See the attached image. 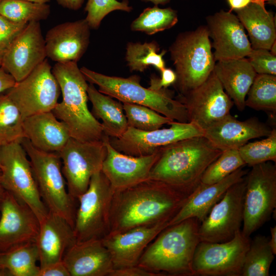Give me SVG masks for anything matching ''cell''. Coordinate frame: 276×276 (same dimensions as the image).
I'll return each mask as SVG.
<instances>
[{"label":"cell","mask_w":276,"mask_h":276,"mask_svg":"<svg viewBox=\"0 0 276 276\" xmlns=\"http://www.w3.org/2000/svg\"><path fill=\"white\" fill-rule=\"evenodd\" d=\"M103 140L107 153L101 171L109 181L114 192L128 188L149 179L150 171L158 157V152L150 155L134 156L115 149Z\"/></svg>","instance_id":"ffe728a7"},{"label":"cell","mask_w":276,"mask_h":276,"mask_svg":"<svg viewBox=\"0 0 276 276\" xmlns=\"http://www.w3.org/2000/svg\"><path fill=\"white\" fill-rule=\"evenodd\" d=\"M269 50L271 54L276 56V41L273 43Z\"/></svg>","instance_id":"db71d44e"},{"label":"cell","mask_w":276,"mask_h":276,"mask_svg":"<svg viewBox=\"0 0 276 276\" xmlns=\"http://www.w3.org/2000/svg\"><path fill=\"white\" fill-rule=\"evenodd\" d=\"M28 24L13 21L0 14V47L6 49Z\"/></svg>","instance_id":"7bdbcfd3"},{"label":"cell","mask_w":276,"mask_h":276,"mask_svg":"<svg viewBox=\"0 0 276 276\" xmlns=\"http://www.w3.org/2000/svg\"><path fill=\"white\" fill-rule=\"evenodd\" d=\"M38 276H70L63 261L40 268Z\"/></svg>","instance_id":"bcb514c9"},{"label":"cell","mask_w":276,"mask_h":276,"mask_svg":"<svg viewBox=\"0 0 276 276\" xmlns=\"http://www.w3.org/2000/svg\"><path fill=\"white\" fill-rule=\"evenodd\" d=\"M245 107L276 113V75L257 74L248 91Z\"/></svg>","instance_id":"e575fe53"},{"label":"cell","mask_w":276,"mask_h":276,"mask_svg":"<svg viewBox=\"0 0 276 276\" xmlns=\"http://www.w3.org/2000/svg\"><path fill=\"white\" fill-rule=\"evenodd\" d=\"M246 174L241 229L247 237L270 218L276 207V167L267 162L251 167Z\"/></svg>","instance_id":"30bf717a"},{"label":"cell","mask_w":276,"mask_h":276,"mask_svg":"<svg viewBox=\"0 0 276 276\" xmlns=\"http://www.w3.org/2000/svg\"><path fill=\"white\" fill-rule=\"evenodd\" d=\"M16 82L12 75L2 66L0 67V94L12 87Z\"/></svg>","instance_id":"7dc6e473"},{"label":"cell","mask_w":276,"mask_h":276,"mask_svg":"<svg viewBox=\"0 0 276 276\" xmlns=\"http://www.w3.org/2000/svg\"><path fill=\"white\" fill-rule=\"evenodd\" d=\"M250 241L241 229L227 242L200 241L193 259L194 276H241Z\"/></svg>","instance_id":"4fadbf2b"},{"label":"cell","mask_w":276,"mask_h":276,"mask_svg":"<svg viewBox=\"0 0 276 276\" xmlns=\"http://www.w3.org/2000/svg\"><path fill=\"white\" fill-rule=\"evenodd\" d=\"M246 174V170L242 167L216 183L211 185L200 183L179 211L169 221V226L190 218H196L200 222H202L227 189L241 180Z\"/></svg>","instance_id":"484cf974"},{"label":"cell","mask_w":276,"mask_h":276,"mask_svg":"<svg viewBox=\"0 0 276 276\" xmlns=\"http://www.w3.org/2000/svg\"><path fill=\"white\" fill-rule=\"evenodd\" d=\"M206 26L178 34L169 48L176 75L174 85L183 95L204 82L216 63Z\"/></svg>","instance_id":"8992f818"},{"label":"cell","mask_w":276,"mask_h":276,"mask_svg":"<svg viewBox=\"0 0 276 276\" xmlns=\"http://www.w3.org/2000/svg\"><path fill=\"white\" fill-rule=\"evenodd\" d=\"M245 165L237 149L222 151L203 173L200 183L211 185L216 183Z\"/></svg>","instance_id":"f35d334b"},{"label":"cell","mask_w":276,"mask_h":276,"mask_svg":"<svg viewBox=\"0 0 276 276\" xmlns=\"http://www.w3.org/2000/svg\"><path fill=\"white\" fill-rule=\"evenodd\" d=\"M80 69L86 80L97 85L103 94L122 103L146 106L175 121L188 122L185 106L174 99L173 92L168 88L154 90L143 87L136 75L123 78L104 75L85 66Z\"/></svg>","instance_id":"5b68a950"},{"label":"cell","mask_w":276,"mask_h":276,"mask_svg":"<svg viewBox=\"0 0 276 276\" xmlns=\"http://www.w3.org/2000/svg\"><path fill=\"white\" fill-rule=\"evenodd\" d=\"M90 29L85 18L53 27L44 38L47 57L56 62H77L88 47Z\"/></svg>","instance_id":"7402d4cb"},{"label":"cell","mask_w":276,"mask_h":276,"mask_svg":"<svg viewBox=\"0 0 276 276\" xmlns=\"http://www.w3.org/2000/svg\"><path fill=\"white\" fill-rule=\"evenodd\" d=\"M274 254L269 244V238L257 235L251 240L245 255L241 276H268Z\"/></svg>","instance_id":"d6a6232c"},{"label":"cell","mask_w":276,"mask_h":276,"mask_svg":"<svg viewBox=\"0 0 276 276\" xmlns=\"http://www.w3.org/2000/svg\"><path fill=\"white\" fill-rule=\"evenodd\" d=\"M176 99L185 106L188 122L203 131L229 114L234 105L213 71L202 84Z\"/></svg>","instance_id":"9a60e30c"},{"label":"cell","mask_w":276,"mask_h":276,"mask_svg":"<svg viewBox=\"0 0 276 276\" xmlns=\"http://www.w3.org/2000/svg\"><path fill=\"white\" fill-rule=\"evenodd\" d=\"M2 145H3V143L0 141V148ZM1 160H0V169H1Z\"/></svg>","instance_id":"91938a15"},{"label":"cell","mask_w":276,"mask_h":276,"mask_svg":"<svg viewBox=\"0 0 276 276\" xmlns=\"http://www.w3.org/2000/svg\"><path fill=\"white\" fill-rule=\"evenodd\" d=\"M109 276H161V275L136 265L113 269Z\"/></svg>","instance_id":"f6af8a7d"},{"label":"cell","mask_w":276,"mask_h":276,"mask_svg":"<svg viewBox=\"0 0 276 276\" xmlns=\"http://www.w3.org/2000/svg\"><path fill=\"white\" fill-rule=\"evenodd\" d=\"M128 127L143 131H151L169 125L173 120L146 106L122 103Z\"/></svg>","instance_id":"74e56055"},{"label":"cell","mask_w":276,"mask_h":276,"mask_svg":"<svg viewBox=\"0 0 276 276\" xmlns=\"http://www.w3.org/2000/svg\"><path fill=\"white\" fill-rule=\"evenodd\" d=\"M213 72L234 105L243 111L247 94L257 75L247 58L217 61Z\"/></svg>","instance_id":"83f0119b"},{"label":"cell","mask_w":276,"mask_h":276,"mask_svg":"<svg viewBox=\"0 0 276 276\" xmlns=\"http://www.w3.org/2000/svg\"><path fill=\"white\" fill-rule=\"evenodd\" d=\"M190 194L152 179L115 192L111 205L109 234L170 221Z\"/></svg>","instance_id":"6da1fadb"},{"label":"cell","mask_w":276,"mask_h":276,"mask_svg":"<svg viewBox=\"0 0 276 276\" xmlns=\"http://www.w3.org/2000/svg\"><path fill=\"white\" fill-rule=\"evenodd\" d=\"M266 0H256L235 11L248 33L252 49L269 50L276 41L275 17L265 8Z\"/></svg>","instance_id":"f1b7e54d"},{"label":"cell","mask_w":276,"mask_h":276,"mask_svg":"<svg viewBox=\"0 0 276 276\" xmlns=\"http://www.w3.org/2000/svg\"><path fill=\"white\" fill-rule=\"evenodd\" d=\"M107 153L104 140L83 142L71 137L59 153L69 194L78 198L87 189L91 177L102 170Z\"/></svg>","instance_id":"8fae6325"},{"label":"cell","mask_w":276,"mask_h":276,"mask_svg":"<svg viewBox=\"0 0 276 276\" xmlns=\"http://www.w3.org/2000/svg\"><path fill=\"white\" fill-rule=\"evenodd\" d=\"M230 8V11H236L243 9L256 0H226Z\"/></svg>","instance_id":"c3c4849f"},{"label":"cell","mask_w":276,"mask_h":276,"mask_svg":"<svg viewBox=\"0 0 276 276\" xmlns=\"http://www.w3.org/2000/svg\"><path fill=\"white\" fill-rule=\"evenodd\" d=\"M39 225L32 210L6 191L0 203V252L36 242Z\"/></svg>","instance_id":"e0dca14e"},{"label":"cell","mask_w":276,"mask_h":276,"mask_svg":"<svg viewBox=\"0 0 276 276\" xmlns=\"http://www.w3.org/2000/svg\"><path fill=\"white\" fill-rule=\"evenodd\" d=\"M76 241L71 224L64 218L49 211L40 221L36 241L40 268L62 261L66 250Z\"/></svg>","instance_id":"d4e9b609"},{"label":"cell","mask_w":276,"mask_h":276,"mask_svg":"<svg viewBox=\"0 0 276 276\" xmlns=\"http://www.w3.org/2000/svg\"><path fill=\"white\" fill-rule=\"evenodd\" d=\"M25 1H27L29 2L37 3H46L49 0H25Z\"/></svg>","instance_id":"9f6ffc18"},{"label":"cell","mask_w":276,"mask_h":276,"mask_svg":"<svg viewBox=\"0 0 276 276\" xmlns=\"http://www.w3.org/2000/svg\"><path fill=\"white\" fill-rule=\"evenodd\" d=\"M25 136L36 148L59 153L71 137L67 125L52 111L26 118L23 121Z\"/></svg>","instance_id":"4316f807"},{"label":"cell","mask_w":276,"mask_h":276,"mask_svg":"<svg viewBox=\"0 0 276 276\" xmlns=\"http://www.w3.org/2000/svg\"><path fill=\"white\" fill-rule=\"evenodd\" d=\"M160 72V78L154 76H151L149 87L150 88L154 90L168 88L171 85H174L176 82V75L173 70L165 67Z\"/></svg>","instance_id":"ee69618b"},{"label":"cell","mask_w":276,"mask_h":276,"mask_svg":"<svg viewBox=\"0 0 276 276\" xmlns=\"http://www.w3.org/2000/svg\"><path fill=\"white\" fill-rule=\"evenodd\" d=\"M206 21L216 61L247 57L252 48L236 14L221 10L207 16Z\"/></svg>","instance_id":"d6986e66"},{"label":"cell","mask_w":276,"mask_h":276,"mask_svg":"<svg viewBox=\"0 0 276 276\" xmlns=\"http://www.w3.org/2000/svg\"><path fill=\"white\" fill-rule=\"evenodd\" d=\"M87 92L92 104L91 112L96 119L102 120L104 134L110 137L121 136L128 127L122 102L101 93L91 83Z\"/></svg>","instance_id":"f546056e"},{"label":"cell","mask_w":276,"mask_h":276,"mask_svg":"<svg viewBox=\"0 0 276 276\" xmlns=\"http://www.w3.org/2000/svg\"><path fill=\"white\" fill-rule=\"evenodd\" d=\"M0 160L2 181L5 190L28 205L40 222L49 210L40 196L30 160L20 142L3 144Z\"/></svg>","instance_id":"ba28073f"},{"label":"cell","mask_w":276,"mask_h":276,"mask_svg":"<svg viewBox=\"0 0 276 276\" xmlns=\"http://www.w3.org/2000/svg\"><path fill=\"white\" fill-rule=\"evenodd\" d=\"M169 221L108 234L101 240L109 251L113 269L136 266L148 245L166 227Z\"/></svg>","instance_id":"44dd1931"},{"label":"cell","mask_w":276,"mask_h":276,"mask_svg":"<svg viewBox=\"0 0 276 276\" xmlns=\"http://www.w3.org/2000/svg\"><path fill=\"white\" fill-rule=\"evenodd\" d=\"M128 0H88L85 8V18L90 29H97L103 18L110 12L120 10L127 12L132 11Z\"/></svg>","instance_id":"60d3db41"},{"label":"cell","mask_w":276,"mask_h":276,"mask_svg":"<svg viewBox=\"0 0 276 276\" xmlns=\"http://www.w3.org/2000/svg\"><path fill=\"white\" fill-rule=\"evenodd\" d=\"M5 49L0 47V67H1Z\"/></svg>","instance_id":"11a10c76"},{"label":"cell","mask_w":276,"mask_h":276,"mask_svg":"<svg viewBox=\"0 0 276 276\" xmlns=\"http://www.w3.org/2000/svg\"><path fill=\"white\" fill-rule=\"evenodd\" d=\"M200 223L190 218L166 227L146 247L137 266L161 276H194L192 262L200 242Z\"/></svg>","instance_id":"3957f363"},{"label":"cell","mask_w":276,"mask_h":276,"mask_svg":"<svg viewBox=\"0 0 276 276\" xmlns=\"http://www.w3.org/2000/svg\"><path fill=\"white\" fill-rule=\"evenodd\" d=\"M167 128L151 131L140 130L128 127L118 138L109 137V142L117 150L134 156H148L177 141L203 136V131L190 122L172 121Z\"/></svg>","instance_id":"2e32d148"},{"label":"cell","mask_w":276,"mask_h":276,"mask_svg":"<svg viewBox=\"0 0 276 276\" xmlns=\"http://www.w3.org/2000/svg\"><path fill=\"white\" fill-rule=\"evenodd\" d=\"M76 62H57L52 69L62 95L52 112L67 125L71 136L83 142L103 141L107 136L89 110L87 83Z\"/></svg>","instance_id":"277c9868"},{"label":"cell","mask_w":276,"mask_h":276,"mask_svg":"<svg viewBox=\"0 0 276 276\" xmlns=\"http://www.w3.org/2000/svg\"><path fill=\"white\" fill-rule=\"evenodd\" d=\"M270 238L269 239V244L273 253L276 254V226L270 227Z\"/></svg>","instance_id":"f907efd6"},{"label":"cell","mask_w":276,"mask_h":276,"mask_svg":"<svg viewBox=\"0 0 276 276\" xmlns=\"http://www.w3.org/2000/svg\"><path fill=\"white\" fill-rule=\"evenodd\" d=\"M159 44L155 40L141 43L129 42L126 45L125 61L131 72H144L150 66L161 72L165 66L163 50L160 53Z\"/></svg>","instance_id":"1f68e13d"},{"label":"cell","mask_w":276,"mask_h":276,"mask_svg":"<svg viewBox=\"0 0 276 276\" xmlns=\"http://www.w3.org/2000/svg\"><path fill=\"white\" fill-rule=\"evenodd\" d=\"M50 8L46 3L25 0H1L0 14L17 22L39 21L46 19Z\"/></svg>","instance_id":"d590c367"},{"label":"cell","mask_w":276,"mask_h":276,"mask_svg":"<svg viewBox=\"0 0 276 276\" xmlns=\"http://www.w3.org/2000/svg\"><path fill=\"white\" fill-rule=\"evenodd\" d=\"M247 59L257 74L276 75V56L265 49H252Z\"/></svg>","instance_id":"b9f144b4"},{"label":"cell","mask_w":276,"mask_h":276,"mask_svg":"<svg viewBox=\"0 0 276 276\" xmlns=\"http://www.w3.org/2000/svg\"><path fill=\"white\" fill-rule=\"evenodd\" d=\"M46 57L45 40L39 21H31L5 49L1 66L18 82Z\"/></svg>","instance_id":"ac0fdd59"},{"label":"cell","mask_w":276,"mask_h":276,"mask_svg":"<svg viewBox=\"0 0 276 276\" xmlns=\"http://www.w3.org/2000/svg\"><path fill=\"white\" fill-rule=\"evenodd\" d=\"M61 91L48 60L45 59L26 78L16 82L6 93L18 108L23 120L52 111Z\"/></svg>","instance_id":"7c38bea8"},{"label":"cell","mask_w":276,"mask_h":276,"mask_svg":"<svg viewBox=\"0 0 276 276\" xmlns=\"http://www.w3.org/2000/svg\"><path fill=\"white\" fill-rule=\"evenodd\" d=\"M222 151L204 136L169 144L158 150V157L148 179L164 182L188 194L200 184L201 177Z\"/></svg>","instance_id":"7a4b0ae2"},{"label":"cell","mask_w":276,"mask_h":276,"mask_svg":"<svg viewBox=\"0 0 276 276\" xmlns=\"http://www.w3.org/2000/svg\"><path fill=\"white\" fill-rule=\"evenodd\" d=\"M0 1H1V0H0Z\"/></svg>","instance_id":"94428289"},{"label":"cell","mask_w":276,"mask_h":276,"mask_svg":"<svg viewBox=\"0 0 276 276\" xmlns=\"http://www.w3.org/2000/svg\"><path fill=\"white\" fill-rule=\"evenodd\" d=\"M5 275V274L3 270L2 269V268L0 266V276Z\"/></svg>","instance_id":"680465c9"},{"label":"cell","mask_w":276,"mask_h":276,"mask_svg":"<svg viewBox=\"0 0 276 276\" xmlns=\"http://www.w3.org/2000/svg\"><path fill=\"white\" fill-rule=\"evenodd\" d=\"M145 2H151L153 3L154 5H164L169 3L171 0H141Z\"/></svg>","instance_id":"816d5d0a"},{"label":"cell","mask_w":276,"mask_h":276,"mask_svg":"<svg viewBox=\"0 0 276 276\" xmlns=\"http://www.w3.org/2000/svg\"><path fill=\"white\" fill-rule=\"evenodd\" d=\"M113 194L101 171L91 177L87 189L77 199L74 226L76 241L101 239L109 234Z\"/></svg>","instance_id":"9c48e42d"},{"label":"cell","mask_w":276,"mask_h":276,"mask_svg":"<svg viewBox=\"0 0 276 276\" xmlns=\"http://www.w3.org/2000/svg\"><path fill=\"white\" fill-rule=\"evenodd\" d=\"M272 129L258 118L239 121L228 114L203 130V136L217 149H237L250 140L266 136Z\"/></svg>","instance_id":"603a6c76"},{"label":"cell","mask_w":276,"mask_h":276,"mask_svg":"<svg viewBox=\"0 0 276 276\" xmlns=\"http://www.w3.org/2000/svg\"><path fill=\"white\" fill-rule=\"evenodd\" d=\"M24 120L14 103L7 94H0V141L3 144L20 142L26 137Z\"/></svg>","instance_id":"8d00e7d4"},{"label":"cell","mask_w":276,"mask_h":276,"mask_svg":"<svg viewBox=\"0 0 276 276\" xmlns=\"http://www.w3.org/2000/svg\"><path fill=\"white\" fill-rule=\"evenodd\" d=\"M245 186V176L230 187L222 198L213 206L207 216L200 223V241L227 242L241 229Z\"/></svg>","instance_id":"5bb4252c"},{"label":"cell","mask_w":276,"mask_h":276,"mask_svg":"<svg viewBox=\"0 0 276 276\" xmlns=\"http://www.w3.org/2000/svg\"><path fill=\"white\" fill-rule=\"evenodd\" d=\"M6 191L4 188V186L2 183V178H1V170L0 169V203L4 196Z\"/></svg>","instance_id":"f5cc1de1"},{"label":"cell","mask_w":276,"mask_h":276,"mask_svg":"<svg viewBox=\"0 0 276 276\" xmlns=\"http://www.w3.org/2000/svg\"><path fill=\"white\" fill-rule=\"evenodd\" d=\"M62 261L70 276H109L114 268L111 255L100 239L76 241Z\"/></svg>","instance_id":"cb8c5ba5"},{"label":"cell","mask_w":276,"mask_h":276,"mask_svg":"<svg viewBox=\"0 0 276 276\" xmlns=\"http://www.w3.org/2000/svg\"><path fill=\"white\" fill-rule=\"evenodd\" d=\"M178 21L177 11L170 8H160L157 5L145 8L132 21L130 29L148 35L169 29Z\"/></svg>","instance_id":"836d02e7"},{"label":"cell","mask_w":276,"mask_h":276,"mask_svg":"<svg viewBox=\"0 0 276 276\" xmlns=\"http://www.w3.org/2000/svg\"><path fill=\"white\" fill-rule=\"evenodd\" d=\"M266 3L272 5V6H276V0H266Z\"/></svg>","instance_id":"6f0895ef"},{"label":"cell","mask_w":276,"mask_h":276,"mask_svg":"<svg viewBox=\"0 0 276 276\" xmlns=\"http://www.w3.org/2000/svg\"><path fill=\"white\" fill-rule=\"evenodd\" d=\"M20 143L29 158L40 196L49 211L65 219L74 228L77 200L68 192L59 153L40 150L26 137Z\"/></svg>","instance_id":"52a82bcc"},{"label":"cell","mask_w":276,"mask_h":276,"mask_svg":"<svg viewBox=\"0 0 276 276\" xmlns=\"http://www.w3.org/2000/svg\"><path fill=\"white\" fill-rule=\"evenodd\" d=\"M245 165L252 167L267 162H276V129H272L266 138L248 142L238 149Z\"/></svg>","instance_id":"ab89813d"},{"label":"cell","mask_w":276,"mask_h":276,"mask_svg":"<svg viewBox=\"0 0 276 276\" xmlns=\"http://www.w3.org/2000/svg\"><path fill=\"white\" fill-rule=\"evenodd\" d=\"M62 7L73 10H77L82 6L84 0H56Z\"/></svg>","instance_id":"681fc988"},{"label":"cell","mask_w":276,"mask_h":276,"mask_svg":"<svg viewBox=\"0 0 276 276\" xmlns=\"http://www.w3.org/2000/svg\"><path fill=\"white\" fill-rule=\"evenodd\" d=\"M39 259L36 242H30L0 252V266L5 275L38 276Z\"/></svg>","instance_id":"4dcf8cb0"}]
</instances>
